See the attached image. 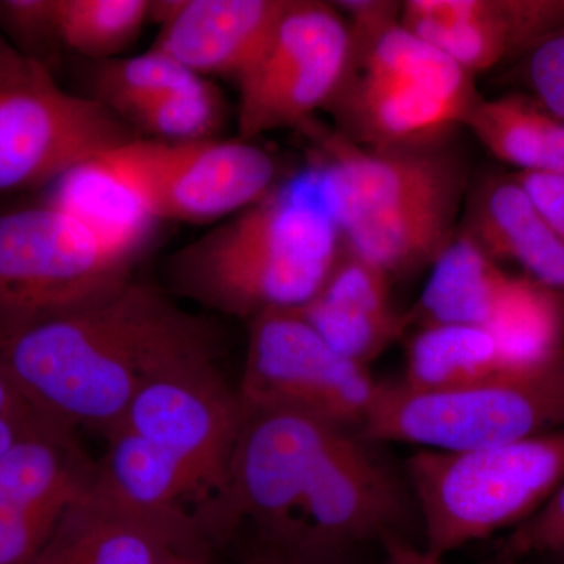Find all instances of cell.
<instances>
[{
  "instance_id": "30bf717a",
  "label": "cell",
  "mask_w": 564,
  "mask_h": 564,
  "mask_svg": "<svg viewBox=\"0 0 564 564\" xmlns=\"http://www.w3.org/2000/svg\"><path fill=\"white\" fill-rule=\"evenodd\" d=\"M242 419L239 393L228 388L209 358L144 384L117 429L139 434L187 474L203 497L199 524L228 485Z\"/></svg>"
},
{
  "instance_id": "8fae6325",
  "label": "cell",
  "mask_w": 564,
  "mask_h": 564,
  "mask_svg": "<svg viewBox=\"0 0 564 564\" xmlns=\"http://www.w3.org/2000/svg\"><path fill=\"white\" fill-rule=\"evenodd\" d=\"M118 155L155 221L207 223L261 202L278 165L250 140L137 139Z\"/></svg>"
},
{
  "instance_id": "ac0fdd59",
  "label": "cell",
  "mask_w": 564,
  "mask_h": 564,
  "mask_svg": "<svg viewBox=\"0 0 564 564\" xmlns=\"http://www.w3.org/2000/svg\"><path fill=\"white\" fill-rule=\"evenodd\" d=\"M464 231L494 261L519 263L533 281L564 293V243L514 174L481 182L470 199Z\"/></svg>"
},
{
  "instance_id": "e575fe53",
  "label": "cell",
  "mask_w": 564,
  "mask_h": 564,
  "mask_svg": "<svg viewBox=\"0 0 564 564\" xmlns=\"http://www.w3.org/2000/svg\"><path fill=\"white\" fill-rule=\"evenodd\" d=\"M248 564H317V562H307V560L288 558V556L272 555L267 558L258 560Z\"/></svg>"
},
{
  "instance_id": "836d02e7",
  "label": "cell",
  "mask_w": 564,
  "mask_h": 564,
  "mask_svg": "<svg viewBox=\"0 0 564 564\" xmlns=\"http://www.w3.org/2000/svg\"><path fill=\"white\" fill-rule=\"evenodd\" d=\"M386 554V564H444L443 556L432 554L426 549L414 547L397 533L381 538Z\"/></svg>"
},
{
  "instance_id": "ffe728a7",
  "label": "cell",
  "mask_w": 564,
  "mask_h": 564,
  "mask_svg": "<svg viewBox=\"0 0 564 564\" xmlns=\"http://www.w3.org/2000/svg\"><path fill=\"white\" fill-rule=\"evenodd\" d=\"M507 280L508 274L463 229L433 262L432 276L421 299L403 314L404 326L485 328Z\"/></svg>"
},
{
  "instance_id": "f546056e",
  "label": "cell",
  "mask_w": 564,
  "mask_h": 564,
  "mask_svg": "<svg viewBox=\"0 0 564 564\" xmlns=\"http://www.w3.org/2000/svg\"><path fill=\"white\" fill-rule=\"evenodd\" d=\"M527 79L538 104L564 121V28L527 54Z\"/></svg>"
},
{
  "instance_id": "7c38bea8",
  "label": "cell",
  "mask_w": 564,
  "mask_h": 564,
  "mask_svg": "<svg viewBox=\"0 0 564 564\" xmlns=\"http://www.w3.org/2000/svg\"><path fill=\"white\" fill-rule=\"evenodd\" d=\"M317 144L318 195L340 232L364 218L462 203L466 169L445 141L372 151L334 131L318 133Z\"/></svg>"
},
{
  "instance_id": "4dcf8cb0",
  "label": "cell",
  "mask_w": 564,
  "mask_h": 564,
  "mask_svg": "<svg viewBox=\"0 0 564 564\" xmlns=\"http://www.w3.org/2000/svg\"><path fill=\"white\" fill-rule=\"evenodd\" d=\"M62 426L41 413L0 364V456L21 441Z\"/></svg>"
},
{
  "instance_id": "d590c367",
  "label": "cell",
  "mask_w": 564,
  "mask_h": 564,
  "mask_svg": "<svg viewBox=\"0 0 564 564\" xmlns=\"http://www.w3.org/2000/svg\"><path fill=\"white\" fill-rule=\"evenodd\" d=\"M199 560H207V558H195V556H182V558L177 560L174 564H196L199 562Z\"/></svg>"
},
{
  "instance_id": "8d00e7d4",
  "label": "cell",
  "mask_w": 564,
  "mask_h": 564,
  "mask_svg": "<svg viewBox=\"0 0 564 564\" xmlns=\"http://www.w3.org/2000/svg\"><path fill=\"white\" fill-rule=\"evenodd\" d=\"M196 564H215V563L212 562V560H199V562Z\"/></svg>"
},
{
  "instance_id": "cb8c5ba5",
  "label": "cell",
  "mask_w": 564,
  "mask_h": 564,
  "mask_svg": "<svg viewBox=\"0 0 564 564\" xmlns=\"http://www.w3.org/2000/svg\"><path fill=\"white\" fill-rule=\"evenodd\" d=\"M551 115L524 98H481L470 110L464 126L502 162L519 172L543 170L545 137Z\"/></svg>"
},
{
  "instance_id": "d4e9b609",
  "label": "cell",
  "mask_w": 564,
  "mask_h": 564,
  "mask_svg": "<svg viewBox=\"0 0 564 564\" xmlns=\"http://www.w3.org/2000/svg\"><path fill=\"white\" fill-rule=\"evenodd\" d=\"M150 11L148 0H58L62 46L110 61L139 36Z\"/></svg>"
},
{
  "instance_id": "484cf974",
  "label": "cell",
  "mask_w": 564,
  "mask_h": 564,
  "mask_svg": "<svg viewBox=\"0 0 564 564\" xmlns=\"http://www.w3.org/2000/svg\"><path fill=\"white\" fill-rule=\"evenodd\" d=\"M199 79L203 77L185 69L169 55L151 50L137 57L99 63L93 77V99L126 121L141 107L192 87Z\"/></svg>"
},
{
  "instance_id": "52a82bcc",
  "label": "cell",
  "mask_w": 564,
  "mask_h": 564,
  "mask_svg": "<svg viewBox=\"0 0 564 564\" xmlns=\"http://www.w3.org/2000/svg\"><path fill=\"white\" fill-rule=\"evenodd\" d=\"M135 258L50 203L0 210V329L95 299L128 280Z\"/></svg>"
},
{
  "instance_id": "d6986e66",
  "label": "cell",
  "mask_w": 564,
  "mask_h": 564,
  "mask_svg": "<svg viewBox=\"0 0 564 564\" xmlns=\"http://www.w3.org/2000/svg\"><path fill=\"white\" fill-rule=\"evenodd\" d=\"M44 202L135 252L155 221L118 150L80 163L52 182Z\"/></svg>"
},
{
  "instance_id": "277c9868",
  "label": "cell",
  "mask_w": 564,
  "mask_h": 564,
  "mask_svg": "<svg viewBox=\"0 0 564 564\" xmlns=\"http://www.w3.org/2000/svg\"><path fill=\"white\" fill-rule=\"evenodd\" d=\"M425 525L426 551L443 556L518 527L564 481V429L518 443L422 448L406 464Z\"/></svg>"
},
{
  "instance_id": "ba28073f",
  "label": "cell",
  "mask_w": 564,
  "mask_h": 564,
  "mask_svg": "<svg viewBox=\"0 0 564 564\" xmlns=\"http://www.w3.org/2000/svg\"><path fill=\"white\" fill-rule=\"evenodd\" d=\"M377 389L367 366L334 350L299 311L251 318L237 391L243 406L296 411L347 430L362 426Z\"/></svg>"
},
{
  "instance_id": "4316f807",
  "label": "cell",
  "mask_w": 564,
  "mask_h": 564,
  "mask_svg": "<svg viewBox=\"0 0 564 564\" xmlns=\"http://www.w3.org/2000/svg\"><path fill=\"white\" fill-rule=\"evenodd\" d=\"M221 120L220 93L206 79H199L192 87L170 93L133 111L126 122L151 133L155 140L196 141L212 139Z\"/></svg>"
},
{
  "instance_id": "83f0119b",
  "label": "cell",
  "mask_w": 564,
  "mask_h": 564,
  "mask_svg": "<svg viewBox=\"0 0 564 564\" xmlns=\"http://www.w3.org/2000/svg\"><path fill=\"white\" fill-rule=\"evenodd\" d=\"M58 0H0V29L7 43L24 57L51 69L61 50ZM52 70V69H51Z\"/></svg>"
},
{
  "instance_id": "5b68a950",
  "label": "cell",
  "mask_w": 564,
  "mask_h": 564,
  "mask_svg": "<svg viewBox=\"0 0 564 564\" xmlns=\"http://www.w3.org/2000/svg\"><path fill=\"white\" fill-rule=\"evenodd\" d=\"M560 429H564V351L448 391L378 384L361 426L367 440L444 452L518 443Z\"/></svg>"
},
{
  "instance_id": "603a6c76",
  "label": "cell",
  "mask_w": 564,
  "mask_h": 564,
  "mask_svg": "<svg viewBox=\"0 0 564 564\" xmlns=\"http://www.w3.org/2000/svg\"><path fill=\"white\" fill-rule=\"evenodd\" d=\"M350 73L373 79L410 82L464 104L480 101L473 74L426 43L402 21L352 47Z\"/></svg>"
},
{
  "instance_id": "1f68e13d",
  "label": "cell",
  "mask_w": 564,
  "mask_h": 564,
  "mask_svg": "<svg viewBox=\"0 0 564 564\" xmlns=\"http://www.w3.org/2000/svg\"><path fill=\"white\" fill-rule=\"evenodd\" d=\"M333 6L347 21L352 47L361 46L389 25L402 21L403 3L393 0H339Z\"/></svg>"
},
{
  "instance_id": "3957f363",
  "label": "cell",
  "mask_w": 564,
  "mask_h": 564,
  "mask_svg": "<svg viewBox=\"0 0 564 564\" xmlns=\"http://www.w3.org/2000/svg\"><path fill=\"white\" fill-rule=\"evenodd\" d=\"M343 251L314 174L274 187L234 220L173 256L170 276L188 299L254 318L314 299Z\"/></svg>"
},
{
  "instance_id": "d6a6232c",
  "label": "cell",
  "mask_w": 564,
  "mask_h": 564,
  "mask_svg": "<svg viewBox=\"0 0 564 564\" xmlns=\"http://www.w3.org/2000/svg\"><path fill=\"white\" fill-rule=\"evenodd\" d=\"M516 181L524 188L534 207L564 243V176L552 173L518 172Z\"/></svg>"
},
{
  "instance_id": "7402d4cb",
  "label": "cell",
  "mask_w": 564,
  "mask_h": 564,
  "mask_svg": "<svg viewBox=\"0 0 564 564\" xmlns=\"http://www.w3.org/2000/svg\"><path fill=\"white\" fill-rule=\"evenodd\" d=\"M502 369V356L488 329L426 326L408 345L406 373L400 383L413 391H448L477 383Z\"/></svg>"
},
{
  "instance_id": "e0dca14e",
  "label": "cell",
  "mask_w": 564,
  "mask_h": 564,
  "mask_svg": "<svg viewBox=\"0 0 564 564\" xmlns=\"http://www.w3.org/2000/svg\"><path fill=\"white\" fill-rule=\"evenodd\" d=\"M182 556L204 558L162 525L118 507L90 485L63 513L35 564H174Z\"/></svg>"
},
{
  "instance_id": "7a4b0ae2",
  "label": "cell",
  "mask_w": 564,
  "mask_h": 564,
  "mask_svg": "<svg viewBox=\"0 0 564 564\" xmlns=\"http://www.w3.org/2000/svg\"><path fill=\"white\" fill-rule=\"evenodd\" d=\"M362 497L364 445L347 430L296 411L243 406L228 485L202 529L212 547L248 522L272 555L317 558L350 533Z\"/></svg>"
},
{
  "instance_id": "44dd1931",
  "label": "cell",
  "mask_w": 564,
  "mask_h": 564,
  "mask_svg": "<svg viewBox=\"0 0 564 564\" xmlns=\"http://www.w3.org/2000/svg\"><path fill=\"white\" fill-rule=\"evenodd\" d=\"M485 329L496 340L505 369L543 362L564 351V293L508 274Z\"/></svg>"
},
{
  "instance_id": "4fadbf2b",
  "label": "cell",
  "mask_w": 564,
  "mask_h": 564,
  "mask_svg": "<svg viewBox=\"0 0 564 564\" xmlns=\"http://www.w3.org/2000/svg\"><path fill=\"white\" fill-rule=\"evenodd\" d=\"M95 473L66 429L36 434L0 456V564H35Z\"/></svg>"
},
{
  "instance_id": "2e32d148",
  "label": "cell",
  "mask_w": 564,
  "mask_h": 564,
  "mask_svg": "<svg viewBox=\"0 0 564 564\" xmlns=\"http://www.w3.org/2000/svg\"><path fill=\"white\" fill-rule=\"evenodd\" d=\"M389 284L383 270L343 248L321 291L296 311L334 350L367 366L406 332Z\"/></svg>"
},
{
  "instance_id": "8992f818",
  "label": "cell",
  "mask_w": 564,
  "mask_h": 564,
  "mask_svg": "<svg viewBox=\"0 0 564 564\" xmlns=\"http://www.w3.org/2000/svg\"><path fill=\"white\" fill-rule=\"evenodd\" d=\"M137 139L113 110L62 90L50 68L0 36V195L50 187Z\"/></svg>"
},
{
  "instance_id": "5bb4252c",
  "label": "cell",
  "mask_w": 564,
  "mask_h": 564,
  "mask_svg": "<svg viewBox=\"0 0 564 564\" xmlns=\"http://www.w3.org/2000/svg\"><path fill=\"white\" fill-rule=\"evenodd\" d=\"M292 0H159L150 18L161 24L152 50L199 77L239 82L265 50Z\"/></svg>"
},
{
  "instance_id": "6da1fadb",
  "label": "cell",
  "mask_w": 564,
  "mask_h": 564,
  "mask_svg": "<svg viewBox=\"0 0 564 564\" xmlns=\"http://www.w3.org/2000/svg\"><path fill=\"white\" fill-rule=\"evenodd\" d=\"M217 358L209 323L131 278L62 313L0 329V364L66 429L113 432L161 375Z\"/></svg>"
},
{
  "instance_id": "9a60e30c",
  "label": "cell",
  "mask_w": 564,
  "mask_h": 564,
  "mask_svg": "<svg viewBox=\"0 0 564 564\" xmlns=\"http://www.w3.org/2000/svg\"><path fill=\"white\" fill-rule=\"evenodd\" d=\"M475 104L410 82L348 73L326 109L336 117L337 132L345 139L366 150L386 151L445 141L456 126H464Z\"/></svg>"
},
{
  "instance_id": "f1b7e54d",
  "label": "cell",
  "mask_w": 564,
  "mask_h": 564,
  "mask_svg": "<svg viewBox=\"0 0 564 564\" xmlns=\"http://www.w3.org/2000/svg\"><path fill=\"white\" fill-rule=\"evenodd\" d=\"M534 554L564 555V481L558 489L505 541L499 563Z\"/></svg>"
},
{
  "instance_id": "9c48e42d",
  "label": "cell",
  "mask_w": 564,
  "mask_h": 564,
  "mask_svg": "<svg viewBox=\"0 0 564 564\" xmlns=\"http://www.w3.org/2000/svg\"><path fill=\"white\" fill-rule=\"evenodd\" d=\"M351 61L350 29L333 2L292 0L261 57L237 82L240 139L300 126L326 109Z\"/></svg>"
}]
</instances>
